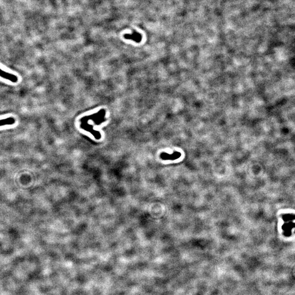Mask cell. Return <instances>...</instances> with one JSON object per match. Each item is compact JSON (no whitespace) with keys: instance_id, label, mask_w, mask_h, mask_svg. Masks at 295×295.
Masks as SVG:
<instances>
[{"instance_id":"2","label":"cell","mask_w":295,"mask_h":295,"mask_svg":"<svg viewBox=\"0 0 295 295\" xmlns=\"http://www.w3.org/2000/svg\"><path fill=\"white\" fill-rule=\"evenodd\" d=\"M0 77L3 78L5 79L10 80L12 83H17L18 80V78L16 76L14 75L13 74L8 73L5 71H4L2 70L0 68Z\"/></svg>"},{"instance_id":"1","label":"cell","mask_w":295,"mask_h":295,"mask_svg":"<svg viewBox=\"0 0 295 295\" xmlns=\"http://www.w3.org/2000/svg\"><path fill=\"white\" fill-rule=\"evenodd\" d=\"M124 37L126 40H132L136 43H140L142 40V35L141 33L137 32H133L132 33H126L124 35Z\"/></svg>"},{"instance_id":"4","label":"cell","mask_w":295,"mask_h":295,"mask_svg":"<svg viewBox=\"0 0 295 295\" xmlns=\"http://www.w3.org/2000/svg\"><path fill=\"white\" fill-rule=\"evenodd\" d=\"M15 122V120L13 117H9L6 119L0 120V126L13 125Z\"/></svg>"},{"instance_id":"3","label":"cell","mask_w":295,"mask_h":295,"mask_svg":"<svg viewBox=\"0 0 295 295\" xmlns=\"http://www.w3.org/2000/svg\"><path fill=\"white\" fill-rule=\"evenodd\" d=\"M180 156V154L177 152H175L172 155H169L166 153H163L160 155V157L163 160H175L178 159Z\"/></svg>"}]
</instances>
